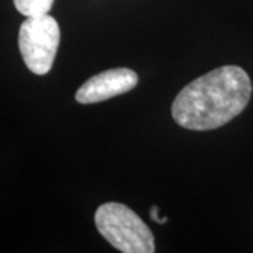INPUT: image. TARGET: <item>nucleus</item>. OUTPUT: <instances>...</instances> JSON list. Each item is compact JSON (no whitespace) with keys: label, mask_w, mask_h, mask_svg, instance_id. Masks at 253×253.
Returning <instances> with one entry per match:
<instances>
[{"label":"nucleus","mask_w":253,"mask_h":253,"mask_svg":"<svg viewBox=\"0 0 253 253\" xmlns=\"http://www.w3.org/2000/svg\"><path fill=\"white\" fill-rule=\"evenodd\" d=\"M251 96L249 75L235 65L221 66L181 89L172 104L173 120L193 131L215 129L239 116Z\"/></svg>","instance_id":"nucleus-1"},{"label":"nucleus","mask_w":253,"mask_h":253,"mask_svg":"<svg viewBox=\"0 0 253 253\" xmlns=\"http://www.w3.org/2000/svg\"><path fill=\"white\" fill-rule=\"evenodd\" d=\"M100 235L124 253L155 252L152 231L129 207L120 203H106L94 214Z\"/></svg>","instance_id":"nucleus-2"},{"label":"nucleus","mask_w":253,"mask_h":253,"mask_svg":"<svg viewBox=\"0 0 253 253\" xmlns=\"http://www.w3.org/2000/svg\"><path fill=\"white\" fill-rule=\"evenodd\" d=\"M61 30L49 14L27 17L20 26L18 48L27 68L36 75H46L54 65Z\"/></svg>","instance_id":"nucleus-3"},{"label":"nucleus","mask_w":253,"mask_h":253,"mask_svg":"<svg viewBox=\"0 0 253 253\" xmlns=\"http://www.w3.org/2000/svg\"><path fill=\"white\" fill-rule=\"evenodd\" d=\"M138 84V75L128 68L109 69L91 76L76 91L81 104H94L132 90Z\"/></svg>","instance_id":"nucleus-4"},{"label":"nucleus","mask_w":253,"mask_h":253,"mask_svg":"<svg viewBox=\"0 0 253 253\" xmlns=\"http://www.w3.org/2000/svg\"><path fill=\"white\" fill-rule=\"evenodd\" d=\"M13 1L18 13H21L26 17L48 14V11L54 4V0H13Z\"/></svg>","instance_id":"nucleus-5"},{"label":"nucleus","mask_w":253,"mask_h":253,"mask_svg":"<svg viewBox=\"0 0 253 253\" xmlns=\"http://www.w3.org/2000/svg\"><path fill=\"white\" fill-rule=\"evenodd\" d=\"M151 217L154 221L159 222V224H165L166 222V218H159L158 215V207H152V211H151Z\"/></svg>","instance_id":"nucleus-6"}]
</instances>
